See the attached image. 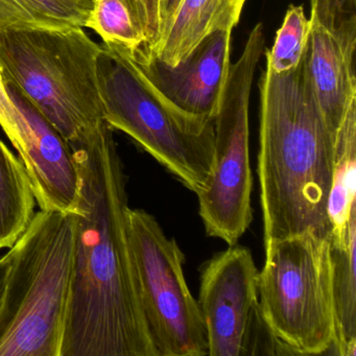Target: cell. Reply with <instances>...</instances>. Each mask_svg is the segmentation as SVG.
<instances>
[{
	"label": "cell",
	"instance_id": "cell-3",
	"mask_svg": "<svg viewBox=\"0 0 356 356\" xmlns=\"http://www.w3.org/2000/svg\"><path fill=\"white\" fill-rule=\"evenodd\" d=\"M76 216L42 210L10 249L0 356H61L74 279Z\"/></svg>",
	"mask_w": 356,
	"mask_h": 356
},
{
	"label": "cell",
	"instance_id": "cell-10",
	"mask_svg": "<svg viewBox=\"0 0 356 356\" xmlns=\"http://www.w3.org/2000/svg\"><path fill=\"white\" fill-rule=\"evenodd\" d=\"M306 72L316 104L337 134L356 102V9L310 1Z\"/></svg>",
	"mask_w": 356,
	"mask_h": 356
},
{
	"label": "cell",
	"instance_id": "cell-22",
	"mask_svg": "<svg viewBox=\"0 0 356 356\" xmlns=\"http://www.w3.org/2000/svg\"><path fill=\"white\" fill-rule=\"evenodd\" d=\"M10 260H11V253H10V251L6 253L3 257H0V304H1V300H3L7 275L8 272H9Z\"/></svg>",
	"mask_w": 356,
	"mask_h": 356
},
{
	"label": "cell",
	"instance_id": "cell-13",
	"mask_svg": "<svg viewBox=\"0 0 356 356\" xmlns=\"http://www.w3.org/2000/svg\"><path fill=\"white\" fill-rule=\"evenodd\" d=\"M329 241L343 247L356 214V102L348 110L335 134L334 170L327 203Z\"/></svg>",
	"mask_w": 356,
	"mask_h": 356
},
{
	"label": "cell",
	"instance_id": "cell-16",
	"mask_svg": "<svg viewBox=\"0 0 356 356\" xmlns=\"http://www.w3.org/2000/svg\"><path fill=\"white\" fill-rule=\"evenodd\" d=\"M93 0H0V33L85 29Z\"/></svg>",
	"mask_w": 356,
	"mask_h": 356
},
{
	"label": "cell",
	"instance_id": "cell-7",
	"mask_svg": "<svg viewBox=\"0 0 356 356\" xmlns=\"http://www.w3.org/2000/svg\"><path fill=\"white\" fill-rule=\"evenodd\" d=\"M266 47L264 26L256 24L241 57L230 64L213 120L211 168L195 195L208 236L237 245L253 220V174L250 163L249 105L254 76Z\"/></svg>",
	"mask_w": 356,
	"mask_h": 356
},
{
	"label": "cell",
	"instance_id": "cell-2",
	"mask_svg": "<svg viewBox=\"0 0 356 356\" xmlns=\"http://www.w3.org/2000/svg\"><path fill=\"white\" fill-rule=\"evenodd\" d=\"M259 95L264 245L304 232L329 237L335 135L314 99L304 58L291 74L262 72Z\"/></svg>",
	"mask_w": 356,
	"mask_h": 356
},
{
	"label": "cell",
	"instance_id": "cell-19",
	"mask_svg": "<svg viewBox=\"0 0 356 356\" xmlns=\"http://www.w3.org/2000/svg\"><path fill=\"white\" fill-rule=\"evenodd\" d=\"M135 17L149 42H154L161 34L160 0H129Z\"/></svg>",
	"mask_w": 356,
	"mask_h": 356
},
{
	"label": "cell",
	"instance_id": "cell-17",
	"mask_svg": "<svg viewBox=\"0 0 356 356\" xmlns=\"http://www.w3.org/2000/svg\"><path fill=\"white\" fill-rule=\"evenodd\" d=\"M104 45L118 47L135 56L147 47V39L129 0H93L86 26Z\"/></svg>",
	"mask_w": 356,
	"mask_h": 356
},
{
	"label": "cell",
	"instance_id": "cell-21",
	"mask_svg": "<svg viewBox=\"0 0 356 356\" xmlns=\"http://www.w3.org/2000/svg\"><path fill=\"white\" fill-rule=\"evenodd\" d=\"M181 0H160V19H161V34L170 24L172 16L176 13ZM161 36V35H160Z\"/></svg>",
	"mask_w": 356,
	"mask_h": 356
},
{
	"label": "cell",
	"instance_id": "cell-8",
	"mask_svg": "<svg viewBox=\"0 0 356 356\" xmlns=\"http://www.w3.org/2000/svg\"><path fill=\"white\" fill-rule=\"evenodd\" d=\"M141 307L158 356L208 355L205 323L184 276L185 256L152 214L129 210Z\"/></svg>",
	"mask_w": 356,
	"mask_h": 356
},
{
	"label": "cell",
	"instance_id": "cell-18",
	"mask_svg": "<svg viewBox=\"0 0 356 356\" xmlns=\"http://www.w3.org/2000/svg\"><path fill=\"white\" fill-rule=\"evenodd\" d=\"M310 20L302 6H289L274 44L266 51V70L276 76L291 74L301 64L309 39Z\"/></svg>",
	"mask_w": 356,
	"mask_h": 356
},
{
	"label": "cell",
	"instance_id": "cell-9",
	"mask_svg": "<svg viewBox=\"0 0 356 356\" xmlns=\"http://www.w3.org/2000/svg\"><path fill=\"white\" fill-rule=\"evenodd\" d=\"M258 273L251 251L241 245H231L204 264L197 303L208 356L285 354L260 312Z\"/></svg>",
	"mask_w": 356,
	"mask_h": 356
},
{
	"label": "cell",
	"instance_id": "cell-6",
	"mask_svg": "<svg viewBox=\"0 0 356 356\" xmlns=\"http://www.w3.org/2000/svg\"><path fill=\"white\" fill-rule=\"evenodd\" d=\"M260 312L285 354L322 355L334 347L329 237L304 232L264 245Z\"/></svg>",
	"mask_w": 356,
	"mask_h": 356
},
{
	"label": "cell",
	"instance_id": "cell-15",
	"mask_svg": "<svg viewBox=\"0 0 356 356\" xmlns=\"http://www.w3.org/2000/svg\"><path fill=\"white\" fill-rule=\"evenodd\" d=\"M332 297L335 316L334 354L356 355V214L343 247L331 243Z\"/></svg>",
	"mask_w": 356,
	"mask_h": 356
},
{
	"label": "cell",
	"instance_id": "cell-12",
	"mask_svg": "<svg viewBox=\"0 0 356 356\" xmlns=\"http://www.w3.org/2000/svg\"><path fill=\"white\" fill-rule=\"evenodd\" d=\"M245 3L247 0H181L157 43L135 57H153L176 66L212 33L233 32Z\"/></svg>",
	"mask_w": 356,
	"mask_h": 356
},
{
	"label": "cell",
	"instance_id": "cell-4",
	"mask_svg": "<svg viewBox=\"0 0 356 356\" xmlns=\"http://www.w3.org/2000/svg\"><path fill=\"white\" fill-rule=\"evenodd\" d=\"M103 47L84 29L0 33V68L68 145L104 124L97 62Z\"/></svg>",
	"mask_w": 356,
	"mask_h": 356
},
{
	"label": "cell",
	"instance_id": "cell-11",
	"mask_svg": "<svg viewBox=\"0 0 356 356\" xmlns=\"http://www.w3.org/2000/svg\"><path fill=\"white\" fill-rule=\"evenodd\" d=\"M232 32L206 37L176 66L153 57H135L151 82L186 113L214 120L231 64Z\"/></svg>",
	"mask_w": 356,
	"mask_h": 356
},
{
	"label": "cell",
	"instance_id": "cell-1",
	"mask_svg": "<svg viewBox=\"0 0 356 356\" xmlns=\"http://www.w3.org/2000/svg\"><path fill=\"white\" fill-rule=\"evenodd\" d=\"M80 185L74 279L61 356H158L129 233L128 178L104 122L70 143Z\"/></svg>",
	"mask_w": 356,
	"mask_h": 356
},
{
	"label": "cell",
	"instance_id": "cell-5",
	"mask_svg": "<svg viewBox=\"0 0 356 356\" xmlns=\"http://www.w3.org/2000/svg\"><path fill=\"white\" fill-rule=\"evenodd\" d=\"M97 62L104 118L197 193L213 157V120L186 113L170 102L143 72L134 56L102 45Z\"/></svg>",
	"mask_w": 356,
	"mask_h": 356
},
{
	"label": "cell",
	"instance_id": "cell-20",
	"mask_svg": "<svg viewBox=\"0 0 356 356\" xmlns=\"http://www.w3.org/2000/svg\"><path fill=\"white\" fill-rule=\"evenodd\" d=\"M24 120V113L12 99L0 68V126L11 143L17 137Z\"/></svg>",
	"mask_w": 356,
	"mask_h": 356
},
{
	"label": "cell",
	"instance_id": "cell-14",
	"mask_svg": "<svg viewBox=\"0 0 356 356\" xmlns=\"http://www.w3.org/2000/svg\"><path fill=\"white\" fill-rule=\"evenodd\" d=\"M36 204L24 163L0 139V250L11 249L24 234Z\"/></svg>",
	"mask_w": 356,
	"mask_h": 356
}]
</instances>
